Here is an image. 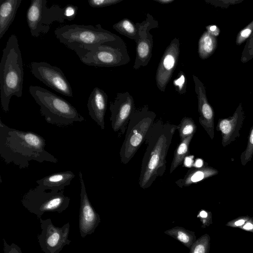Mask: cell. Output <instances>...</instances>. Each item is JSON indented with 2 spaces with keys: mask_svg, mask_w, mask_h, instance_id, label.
I'll use <instances>...</instances> for the list:
<instances>
[{
  "mask_svg": "<svg viewBox=\"0 0 253 253\" xmlns=\"http://www.w3.org/2000/svg\"><path fill=\"white\" fill-rule=\"evenodd\" d=\"M193 136V135L190 136L180 141L174 152L169 169L170 173H171L182 163L185 158L189 154V146Z\"/></svg>",
  "mask_w": 253,
  "mask_h": 253,
  "instance_id": "cell-24",
  "label": "cell"
},
{
  "mask_svg": "<svg viewBox=\"0 0 253 253\" xmlns=\"http://www.w3.org/2000/svg\"><path fill=\"white\" fill-rule=\"evenodd\" d=\"M123 0H89V6L93 8H101L114 4L122 1Z\"/></svg>",
  "mask_w": 253,
  "mask_h": 253,
  "instance_id": "cell-34",
  "label": "cell"
},
{
  "mask_svg": "<svg viewBox=\"0 0 253 253\" xmlns=\"http://www.w3.org/2000/svg\"><path fill=\"white\" fill-rule=\"evenodd\" d=\"M245 118L242 104L240 103L232 116L218 120L216 129L220 132L221 144L223 147L228 145L240 136V131Z\"/></svg>",
  "mask_w": 253,
  "mask_h": 253,
  "instance_id": "cell-17",
  "label": "cell"
},
{
  "mask_svg": "<svg viewBox=\"0 0 253 253\" xmlns=\"http://www.w3.org/2000/svg\"><path fill=\"white\" fill-rule=\"evenodd\" d=\"M136 25L138 30L139 39L136 43V55L133 67L137 70L147 66L152 57L153 39L150 30L158 27V23L148 13L146 19L141 23H136Z\"/></svg>",
  "mask_w": 253,
  "mask_h": 253,
  "instance_id": "cell-12",
  "label": "cell"
},
{
  "mask_svg": "<svg viewBox=\"0 0 253 253\" xmlns=\"http://www.w3.org/2000/svg\"><path fill=\"white\" fill-rule=\"evenodd\" d=\"M30 68L33 76L46 86L62 95L73 97L71 86L59 68L45 62H32Z\"/></svg>",
  "mask_w": 253,
  "mask_h": 253,
  "instance_id": "cell-11",
  "label": "cell"
},
{
  "mask_svg": "<svg viewBox=\"0 0 253 253\" xmlns=\"http://www.w3.org/2000/svg\"><path fill=\"white\" fill-rule=\"evenodd\" d=\"M113 28L120 34L134 40L137 43L139 39V32L136 24L127 18H124L113 25Z\"/></svg>",
  "mask_w": 253,
  "mask_h": 253,
  "instance_id": "cell-25",
  "label": "cell"
},
{
  "mask_svg": "<svg viewBox=\"0 0 253 253\" xmlns=\"http://www.w3.org/2000/svg\"><path fill=\"white\" fill-rule=\"evenodd\" d=\"M211 237L207 233L196 239L190 249L189 253H209Z\"/></svg>",
  "mask_w": 253,
  "mask_h": 253,
  "instance_id": "cell-28",
  "label": "cell"
},
{
  "mask_svg": "<svg viewBox=\"0 0 253 253\" xmlns=\"http://www.w3.org/2000/svg\"><path fill=\"white\" fill-rule=\"evenodd\" d=\"M4 253H22L21 248L16 244L9 245L5 239H3Z\"/></svg>",
  "mask_w": 253,
  "mask_h": 253,
  "instance_id": "cell-37",
  "label": "cell"
},
{
  "mask_svg": "<svg viewBox=\"0 0 253 253\" xmlns=\"http://www.w3.org/2000/svg\"><path fill=\"white\" fill-rule=\"evenodd\" d=\"M193 156L192 157H188V156L184 159V165L187 167H191L193 165Z\"/></svg>",
  "mask_w": 253,
  "mask_h": 253,
  "instance_id": "cell-39",
  "label": "cell"
},
{
  "mask_svg": "<svg viewBox=\"0 0 253 253\" xmlns=\"http://www.w3.org/2000/svg\"><path fill=\"white\" fill-rule=\"evenodd\" d=\"M253 33V20L241 30L237 34L236 44L240 45L250 38Z\"/></svg>",
  "mask_w": 253,
  "mask_h": 253,
  "instance_id": "cell-31",
  "label": "cell"
},
{
  "mask_svg": "<svg viewBox=\"0 0 253 253\" xmlns=\"http://www.w3.org/2000/svg\"><path fill=\"white\" fill-rule=\"evenodd\" d=\"M180 140L182 141L186 138L194 135L197 130V126L194 120L190 117H183L179 124L177 125Z\"/></svg>",
  "mask_w": 253,
  "mask_h": 253,
  "instance_id": "cell-26",
  "label": "cell"
},
{
  "mask_svg": "<svg viewBox=\"0 0 253 253\" xmlns=\"http://www.w3.org/2000/svg\"><path fill=\"white\" fill-rule=\"evenodd\" d=\"M79 179L81 193L79 226L81 236L84 238L94 232L101 219L88 199L81 171L79 172Z\"/></svg>",
  "mask_w": 253,
  "mask_h": 253,
  "instance_id": "cell-15",
  "label": "cell"
},
{
  "mask_svg": "<svg viewBox=\"0 0 253 253\" xmlns=\"http://www.w3.org/2000/svg\"><path fill=\"white\" fill-rule=\"evenodd\" d=\"M164 233L178 240L189 249H191L196 240V236L194 231L180 226L174 227L165 231Z\"/></svg>",
  "mask_w": 253,
  "mask_h": 253,
  "instance_id": "cell-23",
  "label": "cell"
},
{
  "mask_svg": "<svg viewBox=\"0 0 253 253\" xmlns=\"http://www.w3.org/2000/svg\"><path fill=\"white\" fill-rule=\"evenodd\" d=\"M193 78L198 98L199 121L211 139H213L214 136V112L208 100L206 89L203 83L194 75H193Z\"/></svg>",
  "mask_w": 253,
  "mask_h": 253,
  "instance_id": "cell-16",
  "label": "cell"
},
{
  "mask_svg": "<svg viewBox=\"0 0 253 253\" xmlns=\"http://www.w3.org/2000/svg\"><path fill=\"white\" fill-rule=\"evenodd\" d=\"M75 177L70 170L55 172L36 181V183L44 190L60 191L71 184Z\"/></svg>",
  "mask_w": 253,
  "mask_h": 253,
  "instance_id": "cell-19",
  "label": "cell"
},
{
  "mask_svg": "<svg viewBox=\"0 0 253 253\" xmlns=\"http://www.w3.org/2000/svg\"><path fill=\"white\" fill-rule=\"evenodd\" d=\"M218 170L215 168L204 166L201 168H191L183 178L177 180L175 183L180 188L187 187L218 173Z\"/></svg>",
  "mask_w": 253,
  "mask_h": 253,
  "instance_id": "cell-21",
  "label": "cell"
},
{
  "mask_svg": "<svg viewBox=\"0 0 253 253\" xmlns=\"http://www.w3.org/2000/svg\"><path fill=\"white\" fill-rule=\"evenodd\" d=\"M180 53L178 39H173L166 49L158 65L156 74V85L159 89L165 91L177 64Z\"/></svg>",
  "mask_w": 253,
  "mask_h": 253,
  "instance_id": "cell-14",
  "label": "cell"
},
{
  "mask_svg": "<svg viewBox=\"0 0 253 253\" xmlns=\"http://www.w3.org/2000/svg\"><path fill=\"white\" fill-rule=\"evenodd\" d=\"M217 44V38L205 31L198 42V52L200 58L206 59L210 57L214 52Z\"/></svg>",
  "mask_w": 253,
  "mask_h": 253,
  "instance_id": "cell-22",
  "label": "cell"
},
{
  "mask_svg": "<svg viewBox=\"0 0 253 253\" xmlns=\"http://www.w3.org/2000/svg\"><path fill=\"white\" fill-rule=\"evenodd\" d=\"M80 60L88 66L115 67L127 64L130 57L126 43L119 37L99 45Z\"/></svg>",
  "mask_w": 253,
  "mask_h": 253,
  "instance_id": "cell-8",
  "label": "cell"
},
{
  "mask_svg": "<svg viewBox=\"0 0 253 253\" xmlns=\"http://www.w3.org/2000/svg\"><path fill=\"white\" fill-rule=\"evenodd\" d=\"M161 4H169L174 1V0H154Z\"/></svg>",
  "mask_w": 253,
  "mask_h": 253,
  "instance_id": "cell-41",
  "label": "cell"
},
{
  "mask_svg": "<svg viewBox=\"0 0 253 253\" xmlns=\"http://www.w3.org/2000/svg\"><path fill=\"white\" fill-rule=\"evenodd\" d=\"M253 58V33L247 40L241 54V61L245 63Z\"/></svg>",
  "mask_w": 253,
  "mask_h": 253,
  "instance_id": "cell-30",
  "label": "cell"
},
{
  "mask_svg": "<svg viewBox=\"0 0 253 253\" xmlns=\"http://www.w3.org/2000/svg\"><path fill=\"white\" fill-rule=\"evenodd\" d=\"M135 109L132 96L128 91L118 93L116 98L110 104L111 126L115 132L124 134L130 117Z\"/></svg>",
  "mask_w": 253,
  "mask_h": 253,
  "instance_id": "cell-13",
  "label": "cell"
},
{
  "mask_svg": "<svg viewBox=\"0 0 253 253\" xmlns=\"http://www.w3.org/2000/svg\"><path fill=\"white\" fill-rule=\"evenodd\" d=\"M29 91L40 107V113L47 123L63 127L84 120L71 104L48 90L40 86L30 85Z\"/></svg>",
  "mask_w": 253,
  "mask_h": 253,
  "instance_id": "cell-5",
  "label": "cell"
},
{
  "mask_svg": "<svg viewBox=\"0 0 253 253\" xmlns=\"http://www.w3.org/2000/svg\"><path fill=\"white\" fill-rule=\"evenodd\" d=\"M64 8V15L65 20H73L77 13L78 7L73 5H68Z\"/></svg>",
  "mask_w": 253,
  "mask_h": 253,
  "instance_id": "cell-36",
  "label": "cell"
},
{
  "mask_svg": "<svg viewBox=\"0 0 253 253\" xmlns=\"http://www.w3.org/2000/svg\"><path fill=\"white\" fill-rule=\"evenodd\" d=\"M253 156V125L252 126L248 137L247 147L240 156L242 166H245L252 160Z\"/></svg>",
  "mask_w": 253,
  "mask_h": 253,
  "instance_id": "cell-29",
  "label": "cell"
},
{
  "mask_svg": "<svg viewBox=\"0 0 253 253\" xmlns=\"http://www.w3.org/2000/svg\"><path fill=\"white\" fill-rule=\"evenodd\" d=\"M46 0H33L26 12V20L31 36L37 38L48 33L50 25L55 21H65L64 8L57 5L47 6Z\"/></svg>",
  "mask_w": 253,
  "mask_h": 253,
  "instance_id": "cell-9",
  "label": "cell"
},
{
  "mask_svg": "<svg viewBox=\"0 0 253 253\" xmlns=\"http://www.w3.org/2000/svg\"><path fill=\"white\" fill-rule=\"evenodd\" d=\"M42 231L37 236L41 250L44 253H59L71 241L68 239L70 223L61 227L55 226L50 218H39Z\"/></svg>",
  "mask_w": 253,
  "mask_h": 253,
  "instance_id": "cell-10",
  "label": "cell"
},
{
  "mask_svg": "<svg viewBox=\"0 0 253 253\" xmlns=\"http://www.w3.org/2000/svg\"><path fill=\"white\" fill-rule=\"evenodd\" d=\"M156 117L147 105L134 109L128 121L125 139L120 151L121 162L127 164L145 141Z\"/></svg>",
  "mask_w": 253,
  "mask_h": 253,
  "instance_id": "cell-6",
  "label": "cell"
},
{
  "mask_svg": "<svg viewBox=\"0 0 253 253\" xmlns=\"http://www.w3.org/2000/svg\"><path fill=\"white\" fill-rule=\"evenodd\" d=\"M197 217L200 219L202 228L208 227L212 223V213L207 210L203 209L200 210Z\"/></svg>",
  "mask_w": 253,
  "mask_h": 253,
  "instance_id": "cell-33",
  "label": "cell"
},
{
  "mask_svg": "<svg viewBox=\"0 0 253 253\" xmlns=\"http://www.w3.org/2000/svg\"><path fill=\"white\" fill-rule=\"evenodd\" d=\"M70 201L64 190L46 192L38 185L29 189L21 200L23 206L39 219L45 212L62 213L67 209Z\"/></svg>",
  "mask_w": 253,
  "mask_h": 253,
  "instance_id": "cell-7",
  "label": "cell"
},
{
  "mask_svg": "<svg viewBox=\"0 0 253 253\" xmlns=\"http://www.w3.org/2000/svg\"><path fill=\"white\" fill-rule=\"evenodd\" d=\"M54 34L58 40L74 51L80 59L99 45L119 37L103 29L99 24L95 26L75 24L66 25L57 28Z\"/></svg>",
  "mask_w": 253,
  "mask_h": 253,
  "instance_id": "cell-4",
  "label": "cell"
},
{
  "mask_svg": "<svg viewBox=\"0 0 253 253\" xmlns=\"http://www.w3.org/2000/svg\"><path fill=\"white\" fill-rule=\"evenodd\" d=\"M177 125L154 122L146 136L147 147L143 155L139 178L140 188H149L158 177L162 176L166 169V157Z\"/></svg>",
  "mask_w": 253,
  "mask_h": 253,
  "instance_id": "cell-2",
  "label": "cell"
},
{
  "mask_svg": "<svg viewBox=\"0 0 253 253\" xmlns=\"http://www.w3.org/2000/svg\"><path fill=\"white\" fill-rule=\"evenodd\" d=\"M22 0H0V39L12 23Z\"/></svg>",
  "mask_w": 253,
  "mask_h": 253,
  "instance_id": "cell-20",
  "label": "cell"
},
{
  "mask_svg": "<svg viewBox=\"0 0 253 253\" xmlns=\"http://www.w3.org/2000/svg\"><path fill=\"white\" fill-rule=\"evenodd\" d=\"M173 85L175 90L180 94H183L186 91L187 80L184 73L180 71L177 77L173 81Z\"/></svg>",
  "mask_w": 253,
  "mask_h": 253,
  "instance_id": "cell-32",
  "label": "cell"
},
{
  "mask_svg": "<svg viewBox=\"0 0 253 253\" xmlns=\"http://www.w3.org/2000/svg\"><path fill=\"white\" fill-rule=\"evenodd\" d=\"M225 225L253 233V217L240 216L228 221Z\"/></svg>",
  "mask_w": 253,
  "mask_h": 253,
  "instance_id": "cell-27",
  "label": "cell"
},
{
  "mask_svg": "<svg viewBox=\"0 0 253 253\" xmlns=\"http://www.w3.org/2000/svg\"><path fill=\"white\" fill-rule=\"evenodd\" d=\"M243 0H206L205 1L215 6L227 8L230 5H234L241 2Z\"/></svg>",
  "mask_w": 253,
  "mask_h": 253,
  "instance_id": "cell-35",
  "label": "cell"
},
{
  "mask_svg": "<svg viewBox=\"0 0 253 253\" xmlns=\"http://www.w3.org/2000/svg\"><path fill=\"white\" fill-rule=\"evenodd\" d=\"M45 140L38 133L9 127L0 120V156L7 164L27 169L35 161L56 163L58 159L45 149Z\"/></svg>",
  "mask_w": 253,
  "mask_h": 253,
  "instance_id": "cell-1",
  "label": "cell"
},
{
  "mask_svg": "<svg viewBox=\"0 0 253 253\" xmlns=\"http://www.w3.org/2000/svg\"><path fill=\"white\" fill-rule=\"evenodd\" d=\"M23 82L22 55L17 37L12 34L2 50L0 62V102L4 112L9 111V104L13 96H22Z\"/></svg>",
  "mask_w": 253,
  "mask_h": 253,
  "instance_id": "cell-3",
  "label": "cell"
},
{
  "mask_svg": "<svg viewBox=\"0 0 253 253\" xmlns=\"http://www.w3.org/2000/svg\"><path fill=\"white\" fill-rule=\"evenodd\" d=\"M202 164H203L202 160L198 159L195 161V162L194 164V166L195 168H201V167L204 166H203Z\"/></svg>",
  "mask_w": 253,
  "mask_h": 253,
  "instance_id": "cell-40",
  "label": "cell"
},
{
  "mask_svg": "<svg viewBox=\"0 0 253 253\" xmlns=\"http://www.w3.org/2000/svg\"><path fill=\"white\" fill-rule=\"evenodd\" d=\"M207 31L211 36L217 38L220 34L219 27L214 25H210L206 27Z\"/></svg>",
  "mask_w": 253,
  "mask_h": 253,
  "instance_id": "cell-38",
  "label": "cell"
},
{
  "mask_svg": "<svg viewBox=\"0 0 253 253\" xmlns=\"http://www.w3.org/2000/svg\"><path fill=\"white\" fill-rule=\"evenodd\" d=\"M108 96L98 87H95L88 98L87 107L91 119L100 127L105 128V115L107 107Z\"/></svg>",
  "mask_w": 253,
  "mask_h": 253,
  "instance_id": "cell-18",
  "label": "cell"
}]
</instances>
